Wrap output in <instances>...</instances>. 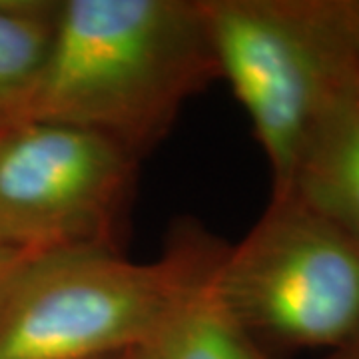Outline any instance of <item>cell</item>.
Listing matches in <instances>:
<instances>
[{
    "mask_svg": "<svg viewBox=\"0 0 359 359\" xmlns=\"http://www.w3.org/2000/svg\"><path fill=\"white\" fill-rule=\"evenodd\" d=\"M216 78L202 0H60L26 120L96 132L142 160Z\"/></svg>",
    "mask_w": 359,
    "mask_h": 359,
    "instance_id": "obj_1",
    "label": "cell"
},
{
    "mask_svg": "<svg viewBox=\"0 0 359 359\" xmlns=\"http://www.w3.org/2000/svg\"><path fill=\"white\" fill-rule=\"evenodd\" d=\"M222 250L192 224L174 231L152 262L112 250L36 256L0 309V359H104L138 349L212 271Z\"/></svg>",
    "mask_w": 359,
    "mask_h": 359,
    "instance_id": "obj_2",
    "label": "cell"
},
{
    "mask_svg": "<svg viewBox=\"0 0 359 359\" xmlns=\"http://www.w3.org/2000/svg\"><path fill=\"white\" fill-rule=\"evenodd\" d=\"M219 78L230 82L271 172L287 192L308 134L359 82L334 0H202Z\"/></svg>",
    "mask_w": 359,
    "mask_h": 359,
    "instance_id": "obj_3",
    "label": "cell"
},
{
    "mask_svg": "<svg viewBox=\"0 0 359 359\" xmlns=\"http://www.w3.org/2000/svg\"><path fill=\"white\" fill-rule=\"evenodd\" d=\"M212 283L259 341L341 349L359 334V244L292 194L224 248Z\"/></svg>",
    "mask_w": 359,
    "mask_h": 359,
    "instance_id": "obj_4",
    "label": "cell"
},
{
    "mask_svg": "<svg viewBox=\"0 0 359 359\" xmlns=\"http://www.w3.org/2000/svg\"><path fill=\"white\" fill-rule=\"evenodd\" d=\"M140 158L50 120L0 128V242L32 256L122 252Z\"/></svg>",
    "mask_w": 359,
    "mask_h": 359,
    "instance_id": "obj_5",
    "label": "cell"
},
{
    "mask_svg": "<svg viewBox=\"0 0 359 359\" xmlns=\"http://www.w3.org/2000/svg\"><path fill=\"white\" fill-rule=\"evenodd\" d=\"M285 194L359 244V82L335 96L313 124Z\"/></svg>",
    "mask_w": 359,
    "mask_h": 359,
    "instance_id": "obj_6",
    "label": "cell"
},
{
    "mask_svg": "<svg viewBox=\"0 0 359 359\" xmlns=\"http://www.w3.org/2000/svg\"><path fill=\"white\" fill-rule=\"evenodd\" d=\"M214 269L216 266L180 302L160 330L144 346L134 349L136 358L276 359L222 304L212 283ZM330 359H335L334 353Z\"/></svg>",
    "mask_w": 359,
    "mask_h": 359,
    "instance_id": "obj_7",
    "label": "cell"
},
{
    "mask_svg": "<svg viewBox=\"0 0 359 359\" xmlns=\"http://www.w3.org/2000/svg\"><path fill=\"white\" fill-rule=\"evenodd\" d=\"M60 0H0V128L26 120L48 62Z\"/></svg>",
    "mask_w": 359,
    "mask_h": 359,
    "instance_id": "obj_8",
    "label": "cell"
},
{
    "mask_svg": "<svg viewBox=\"0 0 359 359\" xmlns=\"http://www.w3.org/2000/svg\"><path fill=\"white\" fill-rule=\"evenodd\" d=\"M34 257L36 256L20 252L16 248H11V245L0 242V309L4 306L6 297L13 292L14 283L18 282V278L22 276L26 266Z\"/></svg>",
    "mask_w": 359,
    "mask_h": 359,
    "instance_id": "obj_9",
    "label": "cell"
},
{
    "mask_svg": "<svg viewBox=\"0 0 359 359\" xmlns=\"http://www.w3.org/2000/svg\"><path fill=\"white\" fill-rule=\"evenodd\" d=\"M335 11L349 50L359 68V0H335Z\"/></svg>",
    "mask_w": 359,
    "mask_h": 359,
    "instance_id": "obj_10",
    "label": "cell"
},
{
    "mask_svg": "<svg viewBox=\"0 0 359 359\" xmlns=\"http://www.w3.org/2000/svg\"><path fill=\"white\" fill-rule=\"evenodd\" d=\"M334 355L337 359H359V334L341 349H335Z\"/></svg>",
    "mask_w": 359,
    "mask_h": 359,
    "instance_id": "obj_11",
    "label": "cell"
},
{
    "mask_svg": "<svg viewBox=\"0 0 359 359\" xmlns=\"http://www.w3.org/2000/svg\"><path fill=\"white\" fill-rule=\"evenodd\" d=\"M104 359H138V358H136V353H134V349H132V351H126V353H118V355H110V358H104Z\"/></svg>",
    "mask_w": 359,
    "mask_h": 359,
    "instance_id": "obj_12",
    "label": "cell"
}]
</instances>
